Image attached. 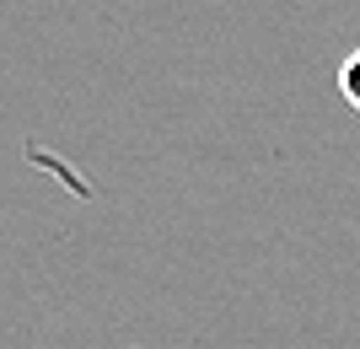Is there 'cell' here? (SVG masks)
<instances>
[{"mask_svg":"<svg viewBox=\"0 0 360 349\" xmlns=\"http://www.w3.org/2000/svg\"><path fill=\"white\" fill-rule=\"evenodd\" d=\"M339 91H345V103L360 107V48L349 54L345 65H339Z\"/></svg>","mask_w":360,"mask_h":349,"instance_id":"1","label":"cell"}]
</instances>
